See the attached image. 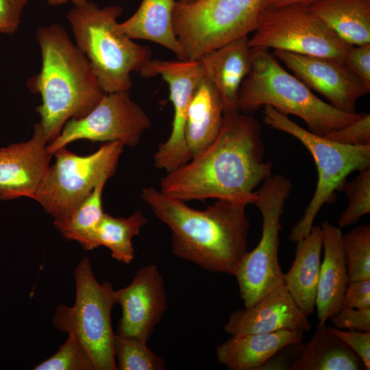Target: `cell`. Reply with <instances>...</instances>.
Instances as JSON below:
<instances>
[{
  "mask_svg": "<svg viewBox=\"0 0 370 370\" xmlns=\"http://www.w3.org/2000/svg\"><path fill=\"white\" fill-rule=\"evenodd\" d=\"M73 274L75 304L72 306L60 305L53 323L79 341L95 370H116L111 325V311L116 304L112 285L109 282H98L87 257L79 262Z\"/></svg>",
  "mask_w": 370,
  "mask_h": 370,
  "instance_id": "8",
  "label": "cell"
},
{
  "mask_svg": "<svg viewBox=\"0 0 370 370\" xmlns=\"http://www.w3.org/2000/svg\"><path fill=\"white\" fill-rule=\"evenodd\" d=\"M251 69L238 93V110L251 114L269 106L303 119L309 131L325 136L357 120L363 113L340 110L316 96L286 71L268 49L251 47Z\"/></svg>",
  "mask_w": 370,
  "mask_h": 370,
  "instance_id": "4",
  "label": "cell"
},
{
  "mask_svg": "<svg viewBox=\"0 0 370 370\" xmlns=\"http://www.w3.org/2000/svg\"><path fill=\"white\" fill-rule=\"evenodd\" d=\"M348 283L370 279V225L362 224L342 234Z\"/></svg>",
  "mask_w": 370,
  "mask_h": 370,
  "instance_id": "28",
  "label": "cell"
},
{
  "mask_svg": "<svg viewBox=\"0 0 370 370\" xmlns=\"http://www.w3.org/2000/svg\"><path fill=\"white\" fill-rule=\"evenodd\" d=\"M114 354L120 370H161L165 369L162 358L151 351L147 343L114 334Z\"/></svg>",
  "mask_w": 370,
  "mask_h": 370,
  "instance_id": "29",
  "label": "cell"
},
{
  "mask_svg": "<svg viewBox=\"0 0 370 370\" xmlns=\"http://www.w3.org/2000/svg\"><path fill=\"white\" fill-rule=\"evenodd\" d=\"M51 5H61L67 3H72L74 6H78L86 3L88 0H44Z\"/></svg>",
  "mask_w": 370,
  "mask_h": 370,
  "instance_id": "39",
  "label": "cell"
},
{
  "mask_svg": "<svg viewBox=\"0 0 370 370\" xmlns=\"http://www.w3.org/2000/svg\"><path fill=\"white\" fill-rule=\"evenodd\" d=\"M357 309L370 308V279L350 282L343 296L342 308Z\"/></svg>",
  "mask_w": 370,
  "mask_h": 370,
  "instance_id": "37",
  "label": "cell"
},
{
  "mask_svg": "<svg viewBox=\"0 0 370 370\" xmlns=\"http://www.w3.org/2000/svg\"><path fill=\"white\" fill-rule=\"evenodd\" d=\"M0 33L2 34L1 28H0Z\"/></svg>",
  "mask_w": 370,
  "mask_h": 370,
  "instance_id": "41",
  "label": "cell"
},
{
  "mask_svg": "<svg viewBox=\"0 0 370 370\" xmlns=\"http://www.w3.org/2000/svg\"><path fill=\"white\" fill-rule=\"evenodd\" d=\"M122 315L116 334L147 343L167 308L163 277L151 264L138 269L131 283L114 291Z\"/></svg>",
  "mask_w": 370,
  "mask_h": 370,
  "instance_id": "15",
  "label": "cell"
},
{
  "mask_svg": "<svg viewBox=\"0 0 370 370\" xmlns=\"http://www.w3.org/2000/svg\"><path fill=\"white\" fill-rule=\"evenodd\" d=\"M36 40L41 55L38 73L27 83L39 94L36 108L45 138L49 143L66 123L88 114L106 93L86 56L59 24L40 26Z\"/></svg>",
  "mask_w": 370,
  "mask_h": 370,
  "instance_id": "3",
  "label": "cell"
},
{
  "mask_svg": "<svg viewBox=\"0 0 370 370\" xmlns=\"http://www.w3.org/2000/svg\"><path fill=\"white\" fill-rule=\"evenodd\" d=\"M141 198L170 228L176 256L212 273L236 275L248 251L247 202L217 199L196 210L153 187L144 188Z\"/></svg>",
  "mask_w": 370,
  "mask_h": 370,
  "instance_id": "2",
  "label": "cell"
},
{
  "mask_svg": "<svg viewBox=\"0 0 370 370\" xmlns=\"http://www.w3.org/2000/svg\"><path fill=\"white\" fill-rule=\"evenodd\" d=\"M29 0H0V28L2 34L12 35L18 29Z\"/></svg>",
  "mask_w": 370,
  "mask_h": 370,
  "instance_id": "36",
  "label": "cell"
},
{
  "mask_svg": "<svg viewBox=\"0 0 370 370\" xmlns=\"http://www.w3.org/2000/svg\"><path fill=\"white\" fill-rule=\"evenodd\" d=\"M258 121L240 111L225 113L214 140L160 181L159 190L182 200L227 199L253 204L255 190L271 175Z\"/></svg>",
  "mask_w": 370,
  "mask_h": 370,
  "instance_id": "1",
  "label": "cell"
},
{
  "mask_svg": "<svg viewBox=\"0 0 370 370\" xmlns=\"http://www.w3.org/2000/svg\"><path fill=\"white\" fill-rule=\"evenodd\" d=\"M299 348L291 370L365 369L360 358L341 339L332 334L326 324L317 326L311 339Z\"/></svg>",
  "mask_w": 370,
  "mask_h": 370,
  "instance_id": "24",
  "label": "cell"
},
{
  "mask_svg": "<svg viewBox=\"0 0 370 370\" xmlns=\"http://www.w3.org/2000/svg\"><path fill=\"white\" fill-rule=\"evenodd\" d=\"M343 63L370 89V42L349 47Z\"/></svg>",
  "mask_w": 370,
  "mask_h": 370,
  "instance_id": "33",
  "label": "cell"
},
{
  "mask_svg": "<svg viewBox=\"0 0 370 370\" xmlns=\"http://www.w3.org/2000/svg\"><path fill=\"white\" fill-rule=\"evenodd\" d=\"M296 243L293 264L284 273V285L301 311L308 317L316 303L323 249L321 226L313 225L308 234Z\"/></svg>",
  "mask_w": 370,
  "mask_h": 370,
  "instance_id": "21",
  "label": "cell"
},
{
  "mask_svg": "<svg viewBox=\"0 0 370 370\" xmlns=\"http://www.w3.org/2000/svg\"><path fill=\"white\" fill-rule=\"evenodd\" d=\"M34 370H95L83 345L68 334L66 341L51 357L35 366Z\"/></svg>",
  "mask_w": 370,
  "mask_h": 370,
  "instance_id": "31",
  "label": "cell"
},
{
  "mask_svg": "<svg viewBox=\"0 0 370 370\" xmlns=\"http://www.w3.org/2000/svg\"><path fill=\"white\" fill-rule=\"evenodd\" d=\"M124 147L120 142L106 143L87 156H78L65 147L58 149L34 199L54 222L64 220L100 182L114 174Z\"/></svg>",
  "mask_w": 370,
  "mask_h": 370,
  "instance_id": "10",
  "label": "cell"
},
{
  "mask_svg": "<svg viewBox=\"0 0 370 370\" xmlns=\"http://www.w3.org/2000/svg\"><path fill=\"white\" fill-rule=\"evenodd\" d=\"M122 12L119 5L101 8L87 1L66 15L75 44L88 60L105 92L129 91L132 73H140L152 59L149 48L116 31Z\"/></svg>",
  "mask_w": 370,
  "mask_h": 370,
  "instance_id": "5",
  "label": "cell"
},
{
  "mask_svg": "<svg viewBox=\"0 0 370 370\" xmlns=\"http://www.w3.org/2000/svg\"><path fill=\"white\" fill-rule=\"evenodd\" d=\"M106 182H100L66 219L53 222L63 237L79 243L87 250L96 248V232L105 214L102 194Z\"/></svg>",
  "mask_w": 370,
  "mask_h": 370,
  "instance_id": "26",
  "label": "cell"
},
{
  "mask_svg": "<svg viewBox=\"0 0 370 370\" xmlns=\"http://www.w3.org/2000/svg\"><path fill=\"white\" fill-rule=\"evenodd\" d=\"M321 0H265L264 10L295 5H311Z\"/></svg>",
  "mask_w": 370,
  "mask_h": 370,
  "instance_id": "38",
  "label": "cell"
},
{
  "mask_svg": "<svg viewBox=\"0 0 370 370\" xmlns=\"http://www.w3.org/2000/svg\"><path fill=\"white\" fill-rule=\"evenodd\" d=\"M309 6L349 45L370 42V0H321Z\"/></svg>",
  "mask_w": 370,
  "mask_h": 370,
  "instance_id": "25",
  "label": "cell"
},
{
  "mask_svg": "<svg viewBox=\"0 0 370 370\" xmlns=\"http://www.w3.org/2000/svg\"><path fill=\"white\" fill-rule=\"evenodd\" d=\"M249 38L247 36L235 39L198 60L221 99L224 114L239 111V90L252 64Z\"/></svg>",
  "mask_w": 370,
  "mask_h": 370,
  "instance_id": "18",
  "label": "cell"
},
{
  "mask_svg": "<svg viewBox=\"0 0 370 370\" xmlns=\"http://www.w3.org/2000/svg\"><path fill=\"white\" fill-rule=\"evenodd\" d=\"M303 338L302 332L294 330L232 336L217 347L216 354L229 369H260L282 349L297 345Z\"/></svg>",
  "mask_w": 370,
  "mask_h": 370,
  "instance_id": "20",
  "label": "cell"
},
{
  "mask_svg": "<svg viewBox=\"0 0 370 370\" xmlns=\"http://www.w3.org/2000/svg\"><path fill=\"white\" fill-rule=\"evenodd\" d=\"M265 0L175 1V34L188 60L252 33L264 11Z\"/></svg>",
  "mask_w": 370,
  "mask_h": 370,
  "instance_id": "7",
  "label": "cell"
},
{
  "mask_svg": "<svg viewBox=\"0 0 370 370\" xmlns=\"http://www.w3.org/2000/svg\"><path fill=\"white\" fill-rule=\"evenodd\" d=\"M334 328L341 330L370 332V308H341L330 318Z\"/></svg>",
  "mask_w": 370,
  "mask_h": 370,
  "instance_id": "35",
  "label": "cell"
},
{
  "mask_svg": "<svg viewBox=\"0 0 370 370\" xmlns=\"http://www.w3.org/2000/svg\"><path fill=\"white\" fill-rule=\"evenodd\" d=\"M273 54L310 89L343 112H356V101L370 91L341 60L280 50Z\"/></svg>",
  "mask_w": 370,
  "mask_h": 370,
  "instance_id": "14",
  "label": "cell"
},
{
  "mask_svg": "<svg viewBox=\"0 0 370 370\" xmlns=\"http://www.w3.org/2000/svg\"><path fill=\"white\" fill-rule=\"evenodd\" d=\"M151 125L149 116L131 98L129 91L106 92L85 116L68 121L59 136L47 144V149L53 155L78 140L120 142L124 146L134 147Z\"/></svg>",
  "mask_w": 370,
  "mask_h": 370,
  "instance_id": "12",
  "label": "cell"
},
{
  "mask_svg": "<svg viewBox=\"0 0 370 370\" xmlns=\"http://www.w3.org/2000/svg\"><path fill=\"white\" fill-rule=\"evenodd\" d=\"M307 317L282 285L251 307L233 312L225 325V330L231 336L280 330L304 333L311 330Z\"/></svg>",
  "mask_w": 370,
  "mask_h": 370,
  "instance_id": "17",
  "label": "cell"
},
{
  "mask_svg": "<svg viewBox=\"0 0 370 370\" xmlns=\"http://www.w3.org/2000/svg\"><path fill=\"white\" fill-rule=\"evenodd\" d=\"M147 222L140 211L126 218L105 213L96 232L95 247L104 246L110 249L112 258L130 264L134 258L132 238L139 234Z\"/></svg>",
  "mask_w": 370,
  "mask_h": 370,
  "instance_id": "27",
  "label": "cell"
},
{
  "mask_svg": "<svg viewBox=\"0 0 370 370\" xmlns=\"http://www.w3.org/2000/svg\"><path fill=\"white\" fill-rule=\"evenodd\" d=\"M223 116L221 99L204 75L194 91L186 119L185 138L192 158L214 140L222 127Z\"/></svg>",
  "mask_w": 370,
  "mask_h": 370,
  "instance_id": "23",
  "label": "cell"
},
{
  "mask_svg": "<svg viewBox=\"0 0 370 370\" xmlns=\"http://www.w3.org/2000/svg\"><path fill=\"white\" fill-rule=\"evenodd\" d=\"M293 188L291 180L271 174L256 191L253 202L260 210L262 234L259 243L243 257L234 275L245 308L284 285V273L278 260L281 219Z\"/></svg>",
  "mask_w": 370,
  "mask_h": 370,
  "instance_id": "9",
  "label": "cell"
},
{
  "mask_svg": "<svg viewBox=\"0 0 370 370\" xmlns=\"http://www.w3.org/2000/svg\"><path fill=\"white\" fill-rule=\"evenodd\" d=\"M265 123L297 138L311 154L317 171V183L303 215L292 228L288 240L296 243L308 234L321 208L343 190L347 176L370 167V145H347L304 129L271 106L263 107Z\"/></svg>",
  "mask_w": 370,
  "mask_h": 370,
  "instance_id": "6",
  "label": "cell"
},
{
  "mask_svg": "<svg viewBox=\"0 0 370 370\" xmlns=\"http://www.w3.org/2000/svg\"><path fill=\"white\" fill-rule=\"evenodd\" d=\"M320 226L324 256L321 262L315 303L317 326L326 324L342 308L348 284L341 230L328 221H323Z\"/></svg>",
  "mask_w": 370,
  "mask_h": 370,
  "instance_id": "19",
  "label": "cell"
},
{
  "mask_svg": "<svg viewBox=\"0 0 370 370\" xmlns=\"http://www.w3.org/2000/svg\"><path fill=\"white\" fill-rule=\"evenodd\" d=\"M343 190L348 204L338 218L340 228L357 223L370 212V167L359 171L356 178L345 184Z\"/></svg>",
  "mask_w": 370,
  "mask_h": 370,
  "instance_id": "30",
  "label": "cell"
},
{
  "mask_svg": "<svg viewBox=\"0 0 370 370\" xmlns=\"http://www.w3.org/2000/svg\"><path fill=\"white\" fill-rule=\"evenodd\" d=\"M325 137L347 145H370V114H364L357 120L330 132Z\"/></svg>",
  "mask_w": 370,
  "mask_h": 370,
  "instance_id": "32",
  "label": "cell"
},
{
  "mask_svg": "<svg viewBox=\"0 0 370 370\" xmlns=\"http://www.w3.org/2000/svg\"><path fill=\"white\" fill-rule=\"evenodd\" d=\"M328 329L360 358L366 370L370 369V332L341 330L334 327Z\"/></svg>",
  "mask_w": 370,
  "mask_h": 370,
  "instance_id": "34",
  "label": "cell"
},
{
  "mask_svg": "<svg viewBox=\"0 0 370 370\" xmlns=\"http://www.w3.org/2000/svg\"><path fill=\"white\" fill-rule=\"evenodd\" d=\"M39 123L32 137L0 148V199H34L49 166L51 155Z\"/></svg>",
  "mask_w": 370,
  "mask_h": 370,
  "instance_id": "16",
  "label": "cell"
},
{
  "mask_svg": "<svg viewBox=\"0 0 370 370\" xmlns=\"http://www.w3.org/2000/svg\"><path fill=\"white\" fill-rule=\"evenodd\" d=\"M249 38L251 47L334 58L343 62L352 45L317 17L308 5L266 10Z\"/></svg>",
  "mask_w": 370,
  "mask_h": 370,
  "instance_id": "11",
  "label": "cell"
},
{
  "mask_svg": "<svg viewBox=\"0 0 370 370\" xmlns=\"http://www.w3.org/2000/svg\"><path fill=\"white\" fill-rule=\"evenodd\" d=\"M175 0H142L138 10L127 20L118 23L116 29L130 38L158 44L188 60L175 34L173 12Z\"/></svg>",
  "mask_w": 370,
  "mask_h": 370,
  "instance_id": "22",
  "label": "cell"
},
{
  "mask_svg": "<svg viewBox=\"0 0 370 370\" xmlns=\"http://www.w3.org/2000/svg\"><path fill=\"white\" fill-rule=\"evenodd\" d=\"M140 75L144 77L160 75L169 85V99L173 108L171 132L153 155L154 166L169 173L192 158L185 138V124L193 95L204 76V69L199 60L151 59Z\"/></svg>",
  "mask_w": 370,
  "mask_h": 370,
  "instance_id": "13",
  "label": "cell"
},
{
  "mask_svg": "<svg viewBox=\"0 0 370 370\" xmlns=\"http://www.w3.org/2000/svg\"><path fill=\"white\" fill-rule=\"evenodd\" d=\"M179 1L182 2V3H190L195 2V1H196L197 0H179Z\"/></svg>",
  "mask_w": 370,
  "mask_h": 370,
  "instance_id": "40",
  "label": "cell"
}]
</instances>
